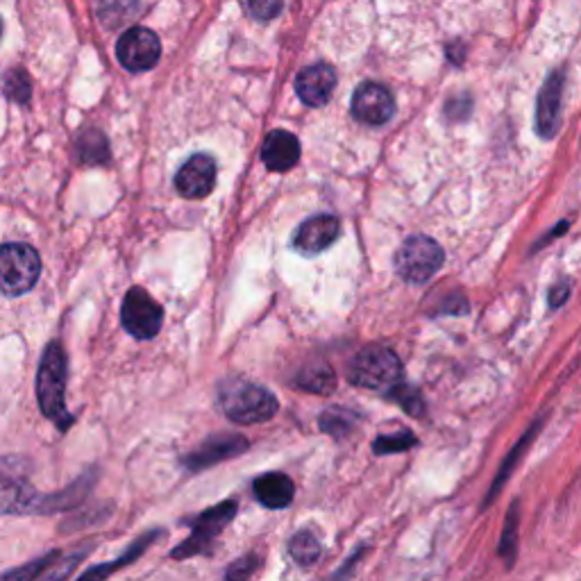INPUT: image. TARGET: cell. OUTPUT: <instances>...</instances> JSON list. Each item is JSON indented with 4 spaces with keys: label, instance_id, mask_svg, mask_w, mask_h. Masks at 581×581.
Segmentation results:
<instances>
[{
    "label": "cell",
    "instance_id": "6da1fadb",
    "mask_svg": "<svg viewBox=\"0 0 581 581\" xmlns=\"http://www.w3.org/2000/svg\"><path fill=\"white\" fill-rule=\"evenodd\" d=\"M44 495L30 482V461L19 454L0 457V516L41 513Z\"/></svg>",
    "mask_w": 581,
    "mask_h": 581
},
{
    "label": "cell",
    "instance_id": "7a4b0ae2",
    "mask_svg": "<svg viewBox=\"0 0 581 581\" xmlns=\"http://www.w3.org/2000/svg\"><path fill=\"white\" fill-rule=\"evenodd\" d=\"M66 352L57 341L46 348L41 357L37 375V398L44 416L55 420L62 429L73 423V416L66 411Z\"/></svg>",
    "mask_w": 581,
    "mask_h": 581
},
{
    "label": "cell",
    "instance_id": "3957f363",
    "mask_svg": "<svg viewBox=\"0 0 581 581\" xmlns=\"http://www.w3.org/2000/svg\"><path fill=\"white\" fill-rule=\"evenodd\" d=\"M41 273V259L28 243H5L0 246V293L19 298L35 289Z\"/></svg>",
    "mask_w": 581,
    "mask_h": 581
},
{
    "label": "cell",
    "instance_id": "277c9868",
    "mask_svg": "<svg viewBox=\"0 0 581 581\" xmlns=\"http://www.w3.org/2000/svg\"><path fill=\"white\" fill-rule=\"evenodd\" d=\"M350 380L370 391H391L402 380L400 357L382 345H370L352 359Z\"/></svg>",
    "mask_w": 581,
    "mask_h": 581
},
{
    "label": "cell",
    "instance_id": "5b68a950",
    "mask_svg": "<svg viewBox=\"0 0 581 581\" xmlns=\"http://www.w3.org/2000/svg\"><path fill=\"white\" fill-rule=\"evenodd\" d=\"M443 248L429 237H409L395 252V271L409 284H425L441 271Z\"/></svg>",
    "mask_w": 581,
    "mask_h": 581
},
{
    "label": "cell",
    "instance_id": "8992f818",
    "mask_svg": "<svg viewBox=\"0 0 581 581\" xmlns=\"http://www.w3.org/2000/svg\"><path fill=\"white\" fill-rule=\"evenodd\" d=\"M121 321L125 330H128V334H132L134 339L148 341L155 339L159 330H162L164 309L159 307V302L150 296L146 289L134 286L123 300Z\"/></svg>",
    "mask_w": 581,
    "mask_h": 581
},
{
    "label": "cell",
    "instance_id": "52a82bcc",
    "mask_svg": "<svg viewBox=\"0 0 581 581\" xmlns=\"http://www.w3.org/2000/svg\"><path fill=\"white\" fill-rule=\"evenodd\" d=\"M223 409L227 418H232L234 423L255 425L271 420L277 414V409H280V404H277L273 393L261 389V386L243 384L225 395Z\"/></svg>",
    "mask_w": 581,
    "mask_h": 581
},
{
    "label": "cell",
    "instance_id": "ba28073f",
    "mask_svg": "<svg viewBox=\"0 0 581 581\" xmlns=\"http://www.w3.org/2000/svg\"><path fill=\"white\" fill-rule=\"evenodd\" d=\"M159 55H162V44L148 28L125 30L116 44V57L132 73L150 71L159 62Z\"/></svg>",
    "mask_w": 581,
    "mask_h": 581
},
{
    "label": "cell",
    "instance_id": "9c48e42d",
    "mask_svg": "<svg viewBox=\"0 0 581 581\" xmlns=\"http://www.w3.org/2000/svg\"><path fill=\"white\" fill-rule=\"evenodd\" d=\"M237 513V504L234 502H223L218 507H212L209 511L202 513V516L196 520L193 525V534L189 541H184L178 550L173 552L175 559H187L193 557V554L207 552V547L212 545L214 538L223 532V527L234 518Z\"/></svg>",
    "mask_w": 581,
    "mask_h": 581
},
{
    "label": "cell",
    "instance_id": "30bf717a",
    "mask_svg": "<svg viewBox=\"0 0 581 581\" xmlns=\"http://www.w3.org/2000/svg\"><path fill=\"white\" fill-rule=\"evenodd\" d=\"M352 114L366 125L389 123L395 114L393 94L380 82L359 84L355 96H352Z\"/></svg>",
    "mask_w": 581,
    "mask_h": 581
},
{
    "label": "cell",
    "instance_id": "8fae6325",
    "mask_svg": "<svg viewBox=\"0 0 581 581\" xmlns=\"http://www.w3.org/2000/svg\"><path fill=\"white\" fill-rule=\"evenodd\" d=\"M216 184V164L214 159L198 153L182 164V168L175 175V187L189 200L207 198Z\"/></svg>",
    "mask_w": 581,
    "mask_h": 581
},
{
    "label": "cell",
    "instance_id": "7c38bea8",
    "mask_svg": "<svg viewBox=\"0 0 581 581\" xmlns=\"http://www.w3.org/2000/svg\"><path fill=\"white\" fill-rule=\"evenodd\" d=\"M341 234V223L334 216H314L298 227L296 237H293V248L300 255H318L332 246L336 237Z\"/></svg>",
    "mask_w": 581,
    "mask_h": 581
},
{
    "label": "cell",
    "instance_id": "4fadbf2b",
    "mask_svg": "<svg viewBox=\"0 0 581 581\" xmlns=\"http://www.w3.org/2000/svg\"><path fill=\"white\" fill-rule=\"evenodd\" d=\"M336 89V73L330 64H311L296 78L300 100L309 107H323Z\"/></svg>",
    "mask_w": 581,
    "mask_h": 581
},
{
    "label": "cell",
    "instance_id": "5bb4252c",
    "mask_svg": "<svg viewBox=\"0 0 581 581\" xmlns=\"http://www.w3.org/2000/svg\"><path fill=\"white\" fill-rule=\"evenodd\" d=\"M561 91H563V75L561 71H554L547 82L543 84L541 96H538V112L536 125L541 137L552 139L559 130L561 123Z\"/></svg>",
    "mask_w": 581,
    "mask_h": 581
},
{
    "label": "cell",
    "instance_id": "9a60e30c",
    "mask_svg": "<svg viewBox=\"0 0 581 581\" xmlns=\"http://www.w3.org/2000/svg\"><path fill=\"white\" fill-rule=\"evenodd\" d=\"M261 159L268 166V171L284 173L298 164L300 159V141L296 134L286 130H275L266 137L261 146Z\"/></svg>",
    "mask_w": 581,
    "mask_h": 581
},
{
    "label": "cell",
    "instance_id": "2e32d148",
    "mask_svg": "<svg viewBox=\"0 0 581 581\" xmlns=\"http://www.w3.org/2000/svg\"><path fill=\"white\" fill-rule=\"evenodd\" d=\"M255 498L266 509H284L293 502V482L282 473H266L252 484Z\"/></svg>",
    "mask_w": 581,
    "mask_h": 581
},
{
    "label": "cell",
    "instance_id": "e0dca14e",
    "mask_svg": "<svg viewBox=\"0 0 581 581\" xmlns=\"http://www.w3.org/2000/svg\"><path fill=\"white\" fill-rule=\"evenodd\" d=\"M246 448H248V443L239 439V436L223 434V436H216V439H209L200 450L191 454L187 463L191 468H205V466H212V463L216 461L230 459L234 457V454H239Z\"/></svg>",
    "mask_w": 581,
    "mask_h": 581
},
{
    "label": "cell",
    "instance_id": "ac0fdd59",
    "mask_svg": "<svg viewBox=\"0 0 581 581\" xmlns=\"http://www.w3.org/2000/svg\"><path fill=\"white\" fill-rule=\"evenodd\" d=\"M298 386L300 389L318 393V395H330L336 389V375L327 364L307 366L298 377Z\"/></svg>",
    "mask_w": 581,
    "mask_h": 581
},
{
    "label": "cell",
    "instance_id": "d6986e66",
    "mask_svg": "<svg viewBox=\"0 0 581 581\" xmlns=\"http://www.w3.org/2000/svg\"><path fill=\"white\" fill-rule=\"evenodd\" d=\"M78 155L84 164H105L109 157L107 139L98 130H87L78 137Z\"/></svg>",
    "mask_w": 581,
    "mask_h": 581
},
{
    "label": "cell",
    "instance_id": "ffe728a7",
    "mask_svg": "<svg viewBox=\"0 0 581 581\" xmlns=\"http://www.w3.org/2000/svg\"><path fill=\"white\" fill-rule=\"evenodd\" d=\"M137 5V0H98V19L109 28H116L137 14Z\"/></svg>",
    "mask_w": 581,
    "mask_h": 581
},
{
    "label": "cell",
    "instance_id": "44dd1931",
    "mask_svg": "<svg viewBox=\"0 0 581 581\" xmlns=\"http://www.w3.org/2000/svg\"><path fill=\"white\" fill-rule=\"evenodd\" d=\"M289 552L293 561L300 563V566H311V563H316L318 559H321L323 547L311 532H300L291 538Z\"/></svg>",
    "mask_w": 581,
    "mask_h": 581
},
{
    "label": "cell",
    "instance_id": "7402d4cb",
    "mask_svg": "<svg viewBox=\"0 0 581 581\" xmlns=\"http://www.w3.org/2000/svg\"><path fill=\"white\" fill-rule=\"evenodd\" d=\"M357 423V416L352 414L348 409H341V407H332L321 414V429L327 434H332L334 439H341L350 432L352 427Z\"/></svg>",
    "mask_w": 581,
    "mask_h": 581
},
{
    "label": "cell",
    "instance_id": "603a6c76",
    "mask_svg": "<svg viewBox=\"0 0 581 581\" xmlns=\"http://www.w3.org/2000/svg\"><path fill=\"white\" fill-rule=\"evenodd\" d=\"M3 89H5L7 98L14 100V103H19V105H25L30 100V94H32V84H30L28 73H25L23 69L7 71Z\"/></svg>",
    "mask_w": 581,
    "mask_h": 581
},
{
    "label": "cell",
    "instance_id": "cb8c5ba5",
    "mask_svg": "<svg viewBox=\"0 0 581 581\" xmlns=\"http://www.w3.org/2000/svg\"><path fill=\"white\" fill-rule=\"evenodd\" d=\"M418 441L416 436L409 432V429H402L398 434H382L380 439L373 443V450L377 454H393V452H404L409 448H414Z\"/></svg>",
    "mask_w": 581,
    "mask_h": 581
},
{
    "label": "cell",
    "instance_id": "d4e9b609",
    "mask_svg": "<svg viewBox=\"0 0 581 581\" xmlns=\"http://www.w3.org/2000/svg\"><path fill=\"white\" fill-rule=\"evenodd\" d=\"M157 536V532L155 534H150V536H146V538H141L139 543H134V547L132 550L128 552V554H123V557L119 559V561H114V566H103V568H94V570H89V572H84V577H107V575H112L114 570H119L121 566H125V563H130L132 559H137L139 554L146 550L148 547V543L153 541V538Z\"/></svg>",
    "mask_w": 581,
    "mask_h": 581
},
{
    "label": "cell",
    "instance_id": "484cf974",
    "mask_svg": "<svg viewBox=\"0 0 581 581\" xmlns=\"http://www.w3.org/2000/svg\"><path fill=\"white\" fill-rule=\"evenodd\" d=\"M389 395L395 402H400L402 407L409 411V414H414V416L423 414V400H420V393L416 389H407V386H402V382H400V384L393 386Z\"/></svg>",
    "mask_w": 581,
    "mask_h": 581
},
{
    "label": "cell",
    "instance_id": "4316f807",
    "mask_svg": "<svg viewBox=\"0 0 581 581\" xmlns=\"http://www.w3.org/2000/svg\"><path fill=\"white\" fill-rule=\"evenodd\" d=\"M284 0H248V7L255 19L259 21H271L282 12Z\"/></svg>",
    "mask_w": 581,
    "mask_h": 581
},
{
    "label": "cell",
    "instance_id": "83f0119b",
    "mask_svg": "<svg viewBox=\"0 0 581 581\" xmlns=\"http://www.w3.org/2000/svg\"><path fill=\"white\" fill-rule=\"evenodd\" d=\"M252 570H255V563H248L246 559H243L239 563H234V566L230 570H227V577H230V579H234V577L241 579V577H248Z\"/></svg>",
    "mask_w": 581,
    "mask_h": 581
},
{
    "label": "cell",
    "instance_id": "f1b7e54d",
    "mask_svg": "<svg viewBox=\"0 0 581 581\" xmlns=\"http://www.w3.org/2000/svg\"><path fill=\"white\" fill-rule=\"evenodd\" d=\"M566 298H568V284L557 286V289H554V293H552V298H550V305L552 307H559L561 300L566 302Z\"/></svg>",
    "mask_w": 581,
    "mask_h": 581
},
{
    "label": "cell",
    "instance_id": "f546056e",
    "mask_svg": "<svg viewBox=\"0 0 581 581\" xmlns=\"http://www.w3.org/2000/svg\"><path fill=\"white\" fill-rule=\"evenodd\" d=\"M0 37H3V21H0Z\"/></svg>",
    "mask_w": 581,
    "mask_h": 581
}]
</instances>
